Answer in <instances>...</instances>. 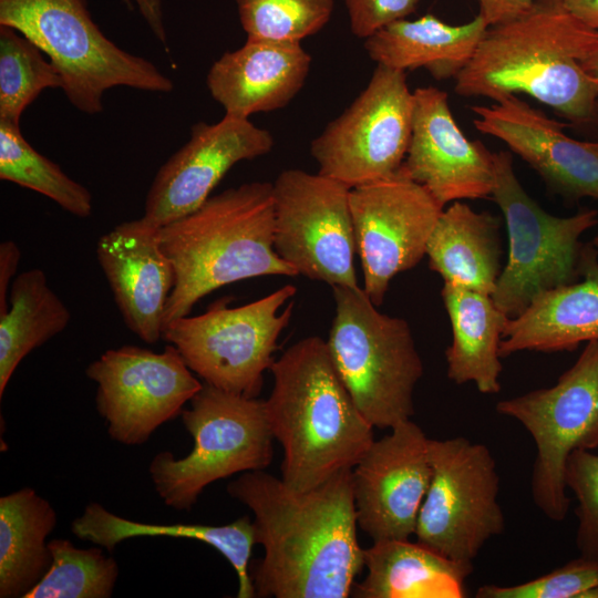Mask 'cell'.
Here are the masks:
<instances>
[{"mask_svg": "<svg viewBox=\"0 0 598 598\" xmlns=\"http://www.w3.org/2000/svg\"><path fill=\"white\" fill-rule=\"evenodd\" d=\"M597 42L598 31L563 0H535L522 16L487 28L454 90L494 102L526 94L573 123H591L598 84L581 62Z\"/></svg>", "mask_w": 598, "mask_h": 598, "instance_id": "cell-2", "label": "cell"}, {"mask_svg": "<svg viewBox=\"0 0 598 598\" xmlns=\"http://www.w3.org/2000/svg\"><path fill=\"white\" fill-rule=\"evenodd\" d=\"M349 203L362 289L379 307L391 280L426 255L444 207L402 167L389 177L350 188Z\"/></svg>", "mask_w": 598, "mask_h": 598, "instance_id": "cell-15", "label": "cell"}, {"mask_svg": "<svg viewBox=\"0 0 598 598\" xmlns=\"http://www.w3.org/2000/svg\"><path fill=\"white\" fill-rule=\"evenodd\" d=\"M296 292L293 285H285L239 307L215 303L202 315L172 321L162 339L177 348L206 384L257 398L278 339L291 319Z\"/></svg>", "mask_w": 598, "mask_h": 598, "instance_id": "cell-9", "label": "cell"}, {"mask_svg": "<svg viewBox=\"0 0 598 598\" xmlns=\"http://www.w3.org/2000/svg\"><path fill=\"white\" fill-rule=\"evenodd\" d=\"M585 72L598 84V42L581 62Z\"/></svg>", "mask_w": 598, "mask_h": 598, "instance_id": "cell-41", "label": "cell"}, {"mask_svg": "<svg viewBox=\"0 0 598 598\" xmlns=\"http://www.w3.org/2000/svg\"><path fill=\"white\" fill-rule=\"evenodd\" d=\"M265 401L271 433L283 448L281 480L305 492L352 470L373 439L344 386L327 341L303 338L274 361Z\"/></svg>", "mask_w": 598, "mask_h": 598, "instance_id": "cell-3", "label": "cell"}, {"mask_svg": "<svg viewBox=\"0 0 598 598\" xmlns=\"http://www.w3.org/2000/svg\"><path fill=\"white\" fill-rule=\"evenodd\" d=\"M130 9H136L156 40L168 52V37L164 21L162 0H122Z\"/></svg>", "mask_w": 598, "mask_h": 598, "instance_id": "cell-39", "label": "cell"}, {"mask_svg": "<svg viewBox=\"0 0 598 598\" xmlns=\"http://www.w3.org/2000/svg\"><path fill=\"white\" fill-rule=\"evenodd\" d=\"M21 258L18 245L12 240H4L0 244V315L9 308L10 285Z\"/></svg>", "mask_w": 598, "mask_h": 598, "instance_id": "cell-38", "label": "cell"}, {"mask_svg": "<svg viewBox=\"0 0 598 598\" xmlns=\"http://www.w3.org/2000/svg\"><path fill=\"white\" fill-rule=\"evenodd\" d=\"M495 409L518 421L533 437V501L547 518L563 522L570 506L567 460L574 451L598 447V339L586 343L556 384L502 400Z\"/></svg>", "mask_w": 598, "mask_h": 598, "instance_id": "cell-10", "label": "cell"}, {"mask_svg": "<svg viewBox=\"0 0 598 598\" xmlns=\"http://www.w3.org/2000/svg\"><path fill=\"white\" fill-rule=\"evenodd\" d=\"M227 493L254 514L265 554L251 578L257 597L347 598L364 568L357 537L352 470L299 492L265 470L243 473Z\"/></svg>", "mask_w": 598, "mask_h": 598, "instance_id": "cell-1", "label": "cell"}, {"mask_svg": "<svg viewBox=\"0 0 598 598\" xmlns=\"http://www.w3.org/2000/svg\"><path fill=\"white\" fill-rule=\"evenodd\" d=\"M60 72L28 38L0 25V121L20 125L25 109L45 89H62Z\"/></svg>", "mask_w": 598, "mask_h": 598, "instance_id": "cell-31", "label": "cell"}, {"mask_svg": "<svg viewBox=\"0 0 598 598\" xmlns=\"http://www.w3.org/2000/svg\"><path fill=\"white\" fill-rule=\"evenodd\" d=\"M177 348L154 352L136 346L106 350L86 377L97 385L95 404L110 437L141 445L164 423L181 415L203 388Z\"/></svg>", "mask_w": 598, "mask_h": 598, "instance_id": "cell-14", "label": "cell"}, {"mask_svg": "<svg viewBox=\"0 0 598 598\" xmlns=\"http://www.w3.org/2000/svg\"><path fill=\"white\" fill-rule=\"evenodd\" d=\"M598 339V250L585 245L581 277L543 292L506 324L501 357L519 351H573Z\"/></svg>", "mask_w": 598, "mask_h": 598, "instance_id": "cell-22", "label": "cell"}, {"mask_svg": "<svg viewBox=\"0 0 598 598\" xmlns=\"http://www.w3.org/2000/svg\"><path fill=\"white\" fill-rule=\"evenodd\" d=\"M56 523L52 505L31 487L0 497V598H24L45 576Z\"/></svg>", "mask_w": 598, "mask_h": 598, "instance_id": "cell-28", "label": "cell"}, {"mask_svg": "<svg viewBox=\"0 0 598 598\" xmlns=\"http://www.w3.org/2000/svg\"><path fill=\"white\" fill-rule=\"evenodd\" d=\"M247 39L301 42L330 20L334 0H235Z\"/></svg>", "mask_w": 598, "mask_h": 598, "instance_id": "cell-33", "label": "cell"}, {"mask_svg": "<svg viewBox=\"0 0 598 598\" xmlns=\"http://www.w3.org/2000/svg\"><path fill=\"white\" fill-rule=\"evenodd\" d=\"M566 9L580 22L598 31V0H563Z\"/></svg>", "mask_w": 598, "mask_h": 598, "instance_id": "cell-40", "label": "cell"}, {"mask_svg": "<svg viewBox=\"0 0 598 598\" xmlns=\"http://www.w3.org/2000/svg\"><path fill=\"white\" fill-rule=\"evenodd\" d=\"M501 220L461 200L441 213L430 237V268L444 282L493 293L501 275Z\"/></svg>", "mask_w": 598, "mask_h": 598, "instance_id": "cell-26", "label": "cell"}, {"mask_svg": "<svg viewBox=\"0 0 598 598\" xmlns=\"http://www.w3.org/2000/svg\"><path fill=\"white\" fill-rule=\"evenodd\" d=\"M390 430L352 468L357 523L373 542L414 535L432 475L422 429L408 420Z\"/></svg>", "mask_w": 598, "mask_h": 598, "instance_id": "cell-16", "label": "cell"}, {"mask_svg": "<svg viewBox=\"0 0 598 598\" xmlns=\"http://www.w3.org/2000/svg\"><path fill=\"white\" fill-rule=\"evenodd\" d=\"M274 145L270 132L249 118L224 115L214 124H194L189 140L157 171L143 217L162 227L188 215L210 197L233 166L268 154Z\"/></svg>", "mask_w": 598, "mask_h": 598, "instance_id": "cell-17", "label": "cell"}, {"mask_svg": "<svg viewBox=\"0 0 598 598\" xmlns=\"http://www.w3.org/2000/svg\"><path fill=\"white\" fill-rule=\"evenodd\" d=\"M350 187L320 173L291 168L272 183L274 248L297 275L331 288H358Z\"/></svg>", "mask_w": 598, "mask_h": 598, "instance_id": "cell-13", "label": "cell"}, {"mask_svg": "<svg viewBox=\"0 0 598 598\" xmlns=\"http://www.w3.org/2000/svg\"><path fill=\"white\" fill-rule=\"evenodd\" d=\"M471 111L476 130L504 142L551 192L571 200L598 199V141L568 136L565 124L515 94L491 105H473Z\"/></svg>", "mask_w": 598, "mask_h": 598, "instance_id": "cell-19", "label": "cell"}, {"mask_svg": "<svg viewBox=\"0 0 598 598\" xmlns=\"http://www.w3.org/2000/svg\"><path fill=\"white\" fill-rule=\"evenodd\" d=\"M311 55L301 42L247 39L209 68L206 84L225 115L249 118L286 106L303 86Z\"/></svg>", "mask_w": 598, "mask_h": 598, "instance_id": "cell-21", "label": "cell"}, {"mask_svg": "<svg viewBox=\"0 0 598 598\" xmlns=\"http://www.w3.org/2000/svg\"><path fill=\"white\" fill-rule=\"evenodd\" d=\"M71 530L78 538L91 542L109 553L120 543L134 537H181L205 543L219 551L236 571L237 597H256L248 568L252 546L256 544L255 527L249 516L220 526L150 524L117 516L103 505L92 502L72 522Z\"/></svg>", "mask_w": 598, "mask_h": 598, "instance_id": "cell-27", "label": "cell"}, {"mask_svg": "<svg viewBox=\"0 0 598 598\" xmlns=\"http://www.w3.org/2000/svg\"><path fill=\"white\" fill-rule=\"evenodd\" d=\"M565 484L576 501V546L582 556L598 558V454L574 451L566 463Z\"/></svg>", "mask_w": 598, "mask_h": 598, "instance_id": "cell-35", "label": "cell"}, {"mask_svg": "<svg viewBox=\"0 0 598 598\" xmlns=\"http://www.w3.org/2000/svg\"><path fill=\"white\" fill-rule=\"evenodd\" d=\"M71 313L38 268L14 277L9 308L0 315V398L20 362L34 349L61 333Z\"/></svg>", "mask_w": 598, "mask_h": 598, "instance_id": "cell-29", "label": "cell"}, {"mask_svg": "<svg viewBox=\"0 0 598 598\" xmlns=\"http://www.w3.org/2000/svg\"><path fill=\"white\" fill-rule=\"evenodd\" d=\"M51 566L24 598H110L120 574L117 561L102 548H79L69 539L48 544Z\"/></svg>", "mask_w": 598, "mask_h": 598, "instance_id": "cell-32", "label": "cell"}, {"mask_svg": "<svg viewBox=\"0 0 598 598\" xmlns=\"http://www.w3.org/2000/svg\"><path fill=\"white\" fill-rule=\"evenodd\" d=\"M431 482L421 505L416 542L456 560L473 563L505 530L499 475L489 448L463 436L431 440Z\"/></svg>", "mask_w": 598, "mask_h": 598, "instance_id": "cell-11", "label": "cell"}, {"mask_svg": "<svg viewBox=\"0 0 598 598\" xmlns=\"http://www.w3.org/2000/svg\"><path fill=\"white\" fill-rule=\"evenodd\" d=\"M412 120L405 71L377 64L364 90L312 140L318 173L350 188L395 174L406 156Z\"/></svg>", "mask_w": 598, "mask_h": 598, "instance_id": "cell-12", "label": "cell"}, {"mask_svg": "<svg viewBox=\"0 0 598 598\" xmlns=\"http://www.w3.org/2000/svg\"><path fill=\"white\" fill-rule=\"evenodd\" d=\"M421 0H346L351 32L365 40L383 27L406 19Z\"/></svg>", "mask_w": 598, "mask_h": 598, "instance_id": "cell-36", "label": "cell"}, {"mask_svg": "<svg viewBox=\"0 0 598 598\" xmlns=\"http://www.w3.org/2000/svg\"><path fill=\"white\" fill-rule=\"evenodd\" d=\"M487 28L478 13L460 25L427 13L383 27L364 40V49L372 61L386 68H423L435 80L455 79L474 56Z\"/></svg>", "mask_w": 598, "mask_h": 598, "instance_id": "cell-23", "label": "cell"}, {"mask_svg": "<svg viewBox=\"0 0 598 598\" xmlns=\"http://www.w3.org/2000/svg\"><path fill=\"white\" fill-rule=\"evenodd\" d=\"M87 0H0V25L33 42L60 72L62 90L80 112H103L110 89L169 93L173 81L151 61L109 39L94 22Z\"/></svg>", "mask_w": 598, "mask_h": 598, "instance_id": "cell-5", "label": "cell"}, {"mask_svg": "<svg viewBox=\"0 0 598 598\" xmlns=\"http://www.w3.org/2000/svg\"><path fill=\"white\" fill-rule=\"evenodd\" d=\"M477 598H598V558L580 555L526 582L483 585Z\"/></svg>", "mask_w": 598, "mask_h": 598, "instance_id": "cell-34", "label": "cell"}, {"mask_svg": "<svg viewBox=\"0 0 598 598\" xmlns=\"http://www.w3.org/2000/svg\"><path fill=\"white\" fill-rule=\"evenodd\" d=\"M159 227L143 216L103 234L96 257L126 327L142 341L162 339L175 271L164 254Z\"/></svg>", "mask_w": 598, "mask_h": 598, "instance_id": "cell-20", "label": "cell"}, {"mask_svg": "<svg viewBox=\"0 0 598 598\" xmlns=\"http://www.w3.org/2000/svg\"><path fill=\"white\" fill-rule=\"evenodd\" d=\"M591 123L595 124L596 126H598V100H597L596 105H595Z\"/></svg>", "mask_w": 598, "mask_h": 598, "instance_id": "cell-42", "label": "cell"}, {"mask_svg": "<svg viewBox=\"0 0 598 598\" xmlns=\"http://www.w3.org/2000/svg\"><path fill=\"white\" fill-rule=\"evenodd\" d=\"M596 227L598 228V224H597ZM591 244H592V246L598 250V229H597V231H596V235H595V237H594Z\"/></svg>", "mask_w": 598, "mask_h": 598, "instance_id": "cell-43", "label": "cell"}, {"mask_svg": "<svg viewBox=\"0 0 598 598\" xmlns=\"http://www.w3.org/2000/svg\"><path fill=\"white\" fill-rule=\"evenodd\" d=\"M189 405L181 417L193 437L192 451L182 458L159 452L148 467L155 492L176 511H189L216 481L266 470L274 455L264 400L205 383Z\"/></svg>", "mask_w": 598, "mask_h": 598, "instance_id": "cell-7", "label": "cell"}, {"mask_svg": "<svg viewBox=\"0 0 598 598\" xmlns=\"http://www.w3.org/2000/svg\"><path fill=\"white\" fill-rule=\"evenodd\" d=\"M478 4V14L487 27L511 21L525 13L535 0H470Z\"/></svg>", "mask_w": 598, "mask_h": 598, "instance_id": "cell-37", "label": "cell"}, {"mask_svg": "<svg viewBox=\"0 0 598 598\" xmlns=\"http://www.w3.org/2000/svg\"><path fill=\"white\" fill-rule=\"evenodd\" d=\"M492 199L499 207L508 237V256L492 298L515 318L545 291L581 277L585 245L580 237L598 224V212L581 209L559 217L547 213L519 183L507 151L493 153Z\"/></svg>", "mask_w": 598, "mask_h": 598, "instance_id": "cell-8", "label": "cell"}, {"mask_svg": "<svg viewBox=\"0 0 598 598\" xmlns=\"http://www.w3.org/2000/svg\"><path fill=\"white\" fill-rule=\"evenodd\" d=\"M441 296L452 328L447 378L456 384L472 382L483 394L498 393L499 344L511 318L487 293L444 282Z\"/></svg>", "mask_w": 598, "mask_h": 598, "instance_id": "cell-25", "label": "cell"}, {"mask_svg": "<svg viewBox=\"0 0 598 598\" xmlns=\"http://www.w3.org/2000/svg\"><path fill=\"white\" fill-rule=\"evenodd\" d=\"M402 169L443 206L491 197L494 161L481 141L457 125L447 93L434 86L413 91L412 134Z\"/></svg>", "mask_w": 598, "mask_h": 598, "instance_id": "cell-18", "label": "cell"}, {"mask_svg": "<svg viewBox=\"0 0 598 598\" xmlns=\"http://www.w3.org/2000/svg\"><path fill=\"white\" fill-rule=\"evenodd\" d=\"M0 178L40 193L79 218L92 214V195L61 167L37 152L20 125L0 121Z\"/></svg>", "mask_w": 598, "mask_h": 598, "instance_id": "cell-30", "label": "cell"}, {"mask_svg": "<svg viewBox=\"0 0 598 598\" xmlns=\"http://www.w3.org/2000/svg\"><path fill=\"white\" fill-rule=\"evenodd\" d=\"M334 317L327 344L362 416L378 429L411 420L424 367L409 322L380 312L360 287H332Z\"/></svg>", "mask_w": 598, "mask_h": 598, "instance_id": "cell-6", "label": "cell"}, {"mask_svg": "<svg viewBox=\"0 0 598 598\" xmlns=\"http://www.w3.org/2000/svg\"><path fill=\"white\" fill-rule=\"evenodd\" d=\"M364 568L353 597L463 598L473 563L450 559L419 542L385 539L364 549Z\"/></svg>", "mask_w": 598, "mask_h": 598, "instance_id": "cell-24", "label": "cell"}, {"mask_svg": "<svg viewBox=\"0 0 598 598\" xmlns=\"http://www.w3.org/2000/svg\"><path fill=\"white\" fill-rule=\"evenodd\" d=\"M272 183L250 182L210 196L188 215L158 229L175 283L164 328L188 316L206 295L262 276H297L274 248Z\"/></svg>", "mask_w": 598, "mask_h": 598, "instance_id": "cell-4", "label": "cell"}]
</instances>
